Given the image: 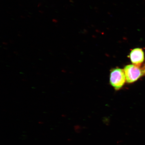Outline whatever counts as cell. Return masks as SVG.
I'll return each mask as SVG.
<instances>
[{
    "instance_id": "obj_3",
    "label": "cell",
    "mask_w": 145,
    "mask_h": 145,
    "mask_svg": "<svg viewBox=\"0 0 145 145\" xmlns=\"http://www.w3.org/2000/svg\"><path fill=\"white\" fill-rule=\"evenodd\" d=\"M130 57L134 65L140 67L144 60V52L141 48L134 49L130 52Z\"/></svg>"
},
{
    "instance_id": "obj_4",
    "label": "cell",
    "mask_w": 145,
    "mask_h": 145,
    "mask_svg": "<svg viewBox=\"0 0 145 145\" xmlns=\"http://www.w3.org/2000/svg\"><path fill=\"white\" fill-rule=\"evenodd\" d=\"M103 121L105 124H106L107 125L109 124L110 123V119L108 118L105 117L103 118Z\"/></svg>"
},
{
    "instance_id": "obj_5",
    "label": "cell",
    "mask_w": 145,
    "mask_h": 145,
    "mask_svg": "<svg viewBox=\"0 0 145 145\" xmlns=\"http://www.w3.org/2000/svg\"></svg>"
},
{
    "instance_id": "obj_1",
    "label": "cell",
    "mask_w": 145,
    "mask_h": 145,
    "mask_svg": "<svg viewBox=\"0 0 145 145\" xmlns=\"http://www.w3.org/2000/svg\"><path fill=\"white\" fill-rule=\"evenodd\" d=\"M126 80L124 70L117 68L112 71L110 74V82L116 90H119L122 88Z\"/></svg>"
},
{
    "instance_id": "obj_2",
    "label": "cell",
    "mask_w": 145,
    "mask_h": 145,
    "mask_svg": "<svg viewBox=\"0 0 145 145\" xmlns=\"http://www.w3.org/2000/svg\"><path fill=\"white\" fill-rule=\"evenodd\" d=\"M124 71L126 82L129 83L135 82L144 74V71L139 67L133 65H127Z\"/></svg>"
}]
</instances>
